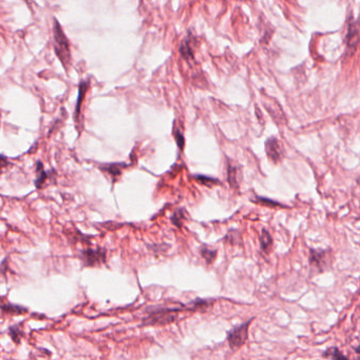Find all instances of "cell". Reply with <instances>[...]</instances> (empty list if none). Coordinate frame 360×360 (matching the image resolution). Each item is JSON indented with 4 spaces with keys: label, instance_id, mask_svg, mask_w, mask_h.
<instances>
[{
    "label": "cell",
    "instance_id": "6da1fadb",
    "mask_svg": "<svg viewBox=\"0 0 360 360\" xmlns=\"http://www.w3.org/2000/svg\"><path fill=\"white\" fill-rule=\"evenodd\" d=\"M182 308H169V307H156L148 308L146 310L145 317L143 318L144 326H166L173 323L178 319L179 313Z\"/></svg>",
    "mask_w": 360,
    "mask_h": 360
},
{
    "label": "cell",
    "instance_id": "7a4b0ae2",
    "mask_svg": "<svg viewBox=\"0 0 360 360\" xmlns=\"http://www.w3.org/2000/svg\"><path fill=\"white\" fill-rule=\"evenodd\" d=\"M53 47L54 51L59 60L61 61L62 66L68 71V68L71 65V51H70V43L65 35L62 28L60 26L59 22L54 19V26H53Z\"/></svg>",
    "mask_w": 360,
    "mask_h": 360
},
{
    "label": "cell",
    "instance_id": "3957f363",
    "mask_svg": "<svg viewBox=\"0 0 360 360\" xmlns=\"http://www.w3.org/2000/svg\"><path fill=\"white\" fill-rule=\"evenodd\" d=\"M309 263L312 269H315L317 273H323L331 267L332 259L328 250L311 248Z\"/></svg>",
    "mask_w": 360,
    "mask_h": 360
},
{
    "label": "cell",
    "instance_id": "277c9868",
    "mask_svg": "<svg viewBox=\"0 0 360 360\" xmlns=\"http://www.w3.org/2000/svg\"><path fill=\"white\" fill-rule=\"evenodd\" d=\"M253 320V319H251ZM251 320H248L245 323H242V325L232 328L227 334V343L232 351H237L242 346H244L245 341L248 337V328Z\"/></svg>",
    "mask_w": 360,
    "mask_h": 360
},
{
    "label": "cell",
    "instance_id": "5b68a950",
    "mask_svg": "<svg viewBox=\"0 0 360 360\" xmlns=\"http://www.w3.org/2000/svg\"><path fill=\"white\" fill-rule=\"evenodd\" d=\"M80 260L86 266L101 265L106 261V250L102 248H87L80 253Z\"/></svg>",
    "mask_w": 360,
    "mask_h": 360
},
{
    "label": "cell",
    "instance_id": "8992f818",
    "mask_svg": "<svg viewBox=\"0 0 360 360\" xmlns=\"http://www.w3.org/2000/svg\"><path fill=\"white\" fill-rule=\"evenodd\" d=\"M266 155L268 159L274 163H279L283 159L284 149L281 143L275 138H271L266 141Z\"/></svg>",
    "mask_w": 360,
    "mask_h": 360
},
{
    "label": "cell",
    "instance_id": "52a82bcc",
    "mask_svg": "<svg viewBox=\"0 0 360 360\" xmlns=\"http://www.w3.org/2000/svg\"><path fill=\"white\" fill-rule=\"evenodd\" d=\"M347 41H348L349 48H352L353 50L356 48L357 42H358V30H357V26L355 23H351L349 25Z\"/></svg>",
    "mask_w": 360,
    "mask_h": 360
},
{
    "label": "cell",
    "instance_id": "ba28073f",
    "mask_svg": "<svg viewBox=\"0 0 360 360\" xmlns=\"http://www.w3.org/2000/svg\"><path fill=\"white\" fill-rule=\"evenodd\" d=\"M88 87H89V83H88V82H83V83H80V85H79L78 98H77V103H76V107H75V121H78V116H79V112H80V107H82L83 100H84V97H85V95H86Z\"/></svg>",
    "mask_w": 360,
    "mask_h": 360
},
{
    "label": "cell",
    "instance_id": "9c48e42d",
    "mask_svg": "<svg viewBox=\"0 0 360 360\" xmlns=\"http://www.w3.org/2000/svg\"><path fill=\"white\" fill-rule=\"evenodd\" d=\"M260 245H261V249L266 254L269 253V250H271V247L273 245L272 236L269 235V232L265 229H263L260 235Z\"/></svg>",
    "mask_w": 360,
    "mask_h": 360
},
{
    "label": "cell",
    "instance_id": "30bf717a",
    "mask_svg": "<svg viewBox=\"0 0 360 360\" xmlns=\"http://www.w3.org/2000/svg\"><path fill=\"white\" fill-rule=\"evenodd\" d=\"M200 254L204 258V260L206 261L207 264H211V263H213V261L215 260V258H217L218 251L215 249L210 248V247L202 246L200 248Z\"/></svg>",
    "mask_w": 360,
    "mask_h": 360
},
{
    "label": "cell",
    "instance_id": "8fae6325",
    "mask_svg": "<svg viewBox=\"0 0 360 360\" xmlns=\"http://www.w3.org/2000/svg\"><path fill=\"white\" fill-rule=\"evenodd\" d=\"M125 166L123 164H108V165H104L102 166V172L107 173L109 176H111L112 178H118L121 175L122 172V167Z\"/></svg>",
    "mask_w": 360,
    "mask_h": 360
},
{
    "label": "cell",
    "instance_id": "7c38bea8",
    "mask_svg": "<svg viewBox=\"0 0 360 360\" xmlns=\"http://www.w3.org/2000/svg\"><path fill=\"white\" fill-rule=\"evenodd\" d=\"M48 176H49V174L43 169L42 164L40 163V162H38L37 163V178H36V181H35L36 188L39 189L42 186V184L46 182V180L49 178Z\"/></svg>",
    "mask_w": 360,
    "mask_h": 360
},
{
    "label": "cell",
    "instance_id": "4fadbf2b",
    "mask_svg": "<svg viewBox=\"0 0 360 360\" xmlns=\"http://www.w3.org/2000/svg\"><path fill=\"white\" fill-rule=\"evenodd\" d=\"M323 356L325 357H330L332 360H350L346 355H344L343 353L337 348H331L328 351H326L323 353ZM359 360V359H356Z\"/></svg>",
    "mask_w": 360,
    "mask_h": 360
},
{
    "label": "cell",
    "instance_id": "5bb4252c",
    "mask_svg": "<svg viewBox=\"0 0 360 360\" xmlns=\"http://www.w3.org/2000/svg\"><path fill=\"white\" fill-rule=\"evenodd\" d=\"M0 309H1L3 312L12 313V314H22V313H25L26 311H28L25 308L20 307V305H16V304H12V303L3 304V305H1V307H0Z\"/></svg>",
    "mask_w": 360,
    "mask_h": 360
},
{
    "label": "cell",
    "instance_id": "9a60e30c",
    "mask_svg": "<svg viewBox=\"0 0 360 360\" xmlns=\"http://www.w3.org/2000/svg\"><path fill=\"white\" fill-rule=\"evenodd\" d=\"M22 335H23V333L19 326H13L10 328V336L15 344H19Z\"/></svg>",
    "mask_w": 360,
    "mask_h": 360
},
{
    "label": "cell",
    "instance_id": "2e32d148",
    "mask_svg": "<svg viewBox=\"0 0 360 360\" xmlns=\"http://www.w3.org/2000/svg\"><path fill=\"white\" fill-rule=\"evenodd\" d=\"M211 302L207 301V300H203V299H195L192 303H190L189 305V310H201V309H208L209 304Z\"/></svg>",
    "mask_w": 360,
    "mask_h": 360
},
{
    "label": "cell",
    "instance_id": "e0dca14e",
    "mask_svg": "<svg viewBox=\"0 0 360 360\" xmlns=\"http://www.w3.org/2000/svg\"><path fill=\"white\" fill-rule=\"evenodd\" d=\"M181 53L185 58H193L192 49L190 48V41L184 40L181 44Z\"/></svg>",
    "mask_w": 360,
    "mask_h": 360
},
{
    "label": "cell",
    "instance_id": "ac0fdd59",
    "mask_svg": "<svg viewBox=\"0 0 360 360\" xmlns=\"http://www.w3.org/2000/svg\"><path fill=\"white\" fill-rule=\"evenodd\" d=\"M228 181L232 186H237V168L235 166H228Z\"/></svg>",
    "mask_w": 360,
    "mask_h": 360
},
{
    "label": "cell",
    "instance_id": "d6986e66",
    "mask_svg": "<svg viewBox=\"0 0 360 360\" xmlns=\"http://www.w3.org/2000/svg\"><path fill=\"white\" fill-rule=\"evenodd\" d=\"M183 220H184V212L182 210H179V211L175 212L174 217H173V223L175 225H177L178 227H181Z\"/></svg>",
    "mask_w": 360,
    "mask_h": 360
},
{
    "label": "cell",
    "instance_id": "ffe728a7",
    "mask_svg": "<svg viewBox=\"0 0 360 360\" xmlns=\"http://www.w3.org/2000/svg\"><path fill=\"white\" fill-rule=\"evenodd\" d=\"M175 137H176V139H177L178 145H179L180 147H183V146H184V138H183V136H182V133L180 132L179 130H177L176 133H175Z\"/></svg>",
    "mask_w": 360,
    "mask_h": 360
},
{
    "label": "cell",
    "instance_id": "44dd1931",
    "mask_svg": "<svg viewBox=\"0 0 360 360\" xmlns=\"http://www.w3.org/2000/svg\"><path fill=\"white\" fill-rule=\"evenodd\" d=\"M6 164H8L7 159L4 156H0V173H1V169H3Z\"/></svg>",
    "mask_w": 360,
    "mask_h": 360
}]
</instances>
